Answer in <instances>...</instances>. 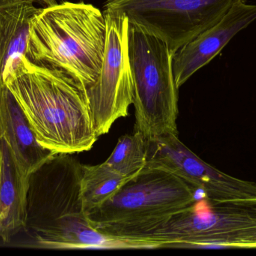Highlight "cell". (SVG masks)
Listing matches in <instances>:
<instances>
[{"instance_id":"2e32d148","label":"cell","mask_w":256,"mask_h":256,"mask_svg":"<svg viewBox=\"0 0 256 256\" xmlns=\"http://www.w3.org/2000/svg\"><path fill=\"white\" fill-rule=\"evenodd\" d=\"M31 1L34 2V0H31ZM40 1L44 2L46 3L48 6H54V5L56 4V0H40Z\"/></svg>"},{"instance_id":"30bf717a","label":"cell","mask_w":256,"mask_h":256,"mask_svg":"<svg viewBox=\"0 0 256 256\" xmlns=\"http://www.w3.org/2000/svg\"><path fill=\"white\" fill-rule=\"evenodd\" d=\"M256 20V5L236 3L226 15L189 43L173 57V72L180 88L197 71L210 63L228 42Z\"/></svg>"},{"instance_id":"9c48e42d","label":"cell","mask_w":256,"mask_h":256,"mask_svg":"<svg viewBox=\"0 0 256 256\" xmlns=\"http://www.w3.org/2000/svg\"><path fill=\"white\" fill-rule=\"evenodd\" d=\"M146 166L161 168L184 180L214 204L256 203V183L232 177L209 165L178 135L148 140Z\"/></svg>"},{"instance_id":"ba28073f","label":"cell","mask_w":256,"mask_h":256,"mask_svg":"<svg viewBox=\"0 0 256 256\" xmlns=\"http://www.w3.org/2000/svg\"><path fill=\"white\" fill-rule=\"evenodd\" d=\"M104 13L106 40L103 65L96 82L86 90L98 137L108 133L117 120L127 117L134 102L129 20L122 14Z\"/></svg>"},{"instance_id":"5b68a950","label":"cell","mask_w":256,"mask_h":256,"mask_svg":"<svg viewBox=\"0 0 256 256\" xmlns=\"http://www.w3.org/2000/svg\"><path fill=\"white\" fill-rule=\"evenodd\" d=\"M129 54L135 131L148 140L178 135L179 88L173 72L174 54L164 41L130 24Z\"/></svg>"},{"instance_id":"277c9868","label":"cell","mask_w":256,"mask_h":256,"mask_svg":"<svg viewBox=\"0 0 256 256\" xmlns=\"http://www.w3.org/2000/svg\"><path fill=\"white\" fill-rule=\"evenodd\" d=\"M198 192L168 171L146 166L87 216L102 234L140 240L148 231L192 205L198 199Z\"/></svg>"},{"instance_id":"8fae6325","label":"cell","mask_w":256,"mask_h":256,"mask_svg":"<svg viewBox=\"0 0 256 256\" xmlns=\"http://www.w3.org/2000/svg\"><path fill=\"white\" fill-rule=\"evenodd\" d=\"M0 135L26 175H31L56 154L38 141L25 114L7 86L0 90Z\"/></svg>"},{"instance_id":"6da1fadb","label":"cell","mask_w":256,"mask_h":256,"mask_svg":"<svg viewBox=\"0 0 256 256\" xmlns=\"http://www.w3.org/2000/svg\"><path fill=\"white\" fill-rule=\"evenodd\" d=\"M82 165L73 154L56 153L30 175L24 231L36 247L154 249L148 242L105 235L92 225L81 195Z\"/></svg>"},{"instance_id":"e0dca14e","label":"cell","mask_w":256,"mask_h":256,"mask_svg":"<svg viewBox=\"0 0 256 256\" xmlns=\"http://www.w3.org/2000/svg\"><path fill=\"white\" fill-rule=\"evenodd\" d=\"M1 165H2V147H1V135H0V178H1Z\"/></svg>"},{"instance_id":"7c38bea8","label":"cell","mask_w":256,"mask_h":256,"mask_svg":"<svg viewBox=\"0 0 256 256\" xmlns=\"http://www.w3.org/2000/svg\"><path fill=\"white\" fill-rule=\"evenodd\" d=\"M1 147L0 237L3 241L9 242L26 227L30 176L20 169L10 148L2 138Z\"/></svg>"},{"instance_id":"3957f363","label":"cell","mask_w":256,"mask_h":256,"mask_svg":"<svg viewBox=\"0 0 256 256\" xmlns=\"http://www.w3.org/2000/svg\"><path fill=\"white\" fill-rule=\"evenodd\" d=\"M106 40L105 13L90 3L64 2L39 9L34 15L26 56L64 71L86 90L100 75Z\"/></svg>"},{"instance_id":"5bb4252c","label":"cell","mask_w":256,"mask_h":256,"mask_svg":"<svg viewBox=\"0 0 256 256\" xmlns=\"http://www.w3.org/2000/svg\"><path fill=\"white\" fill-rule=\"evenodd\" d=\"M128 179L105 162L97 165H82L80 190L86 214L109 201Z\"/></svg>"},{"instance_id":"7a4b0ae2","label":"cell","mask_w":256,"mask_h":256,"mask_svg":"<svg viewBox=\"0 0 256 256\" xmlns=\"http://www.w3.org/2000/svg\"><path fill=\"white\" fill-rule=\"evenodd\" d=\"M4 84L38 141L51 151H88L98 139L85 88L64 71L22 55Z\"/></svg>"},{"instance_id":"52a82bcc","label":"cell","mask_w":256,"mask_h":256,"mask_svg":"<svg viewBox=\"0 0 256 256\" xmlns=\"http://www.w3.org/2000/svg\"><path fill=\"white\" fill-rule=\"evenodd\" d=\"M245 0H105V12L126 15L130 24L164 41L173 54L219 22Z\"/></svg>"},{"instance_id":"9a60e30c","label":"cell","mask_w":256,"mask_h":256,"mask_svg":"<svg viewBox=\"0 0 256 256\" xmlns=\"http://www.w3.org/2000/svg\"><path fill=\"white\" fill-rule=\"evenodd\" d=\"M148 139L140 132L121 137L106 163L124 177L136 175L147 165Z\"/></svg>"},{"instance_id":"8992f818","label":"cell","mask_w":256,"mask_h":256,"mask_svg":"<svg viewBox=\"0 0 256 256\" xmlns=\"http://www.w3.org/2000/svg\"><path fill=\"white\" fill-rule=\"evenodd\" d=\"M140 240L158 248L256 249V203L218 205L203 196Z\"/></svg>"},{"instance_id":"4fadbf2b","label":"cell","mask_w":256,"mask_h":256,"mask_svg":"<svg viewBox=\"0 0 256 256\" xmlns=\"http://www.w3.org/2000/svg\"><path fill=\"white\" fill-rule=\"evenodd\" d=\"M38 10L31 0H0V90L26 55L30 22Z\"/></svg>"}]
</instances>
